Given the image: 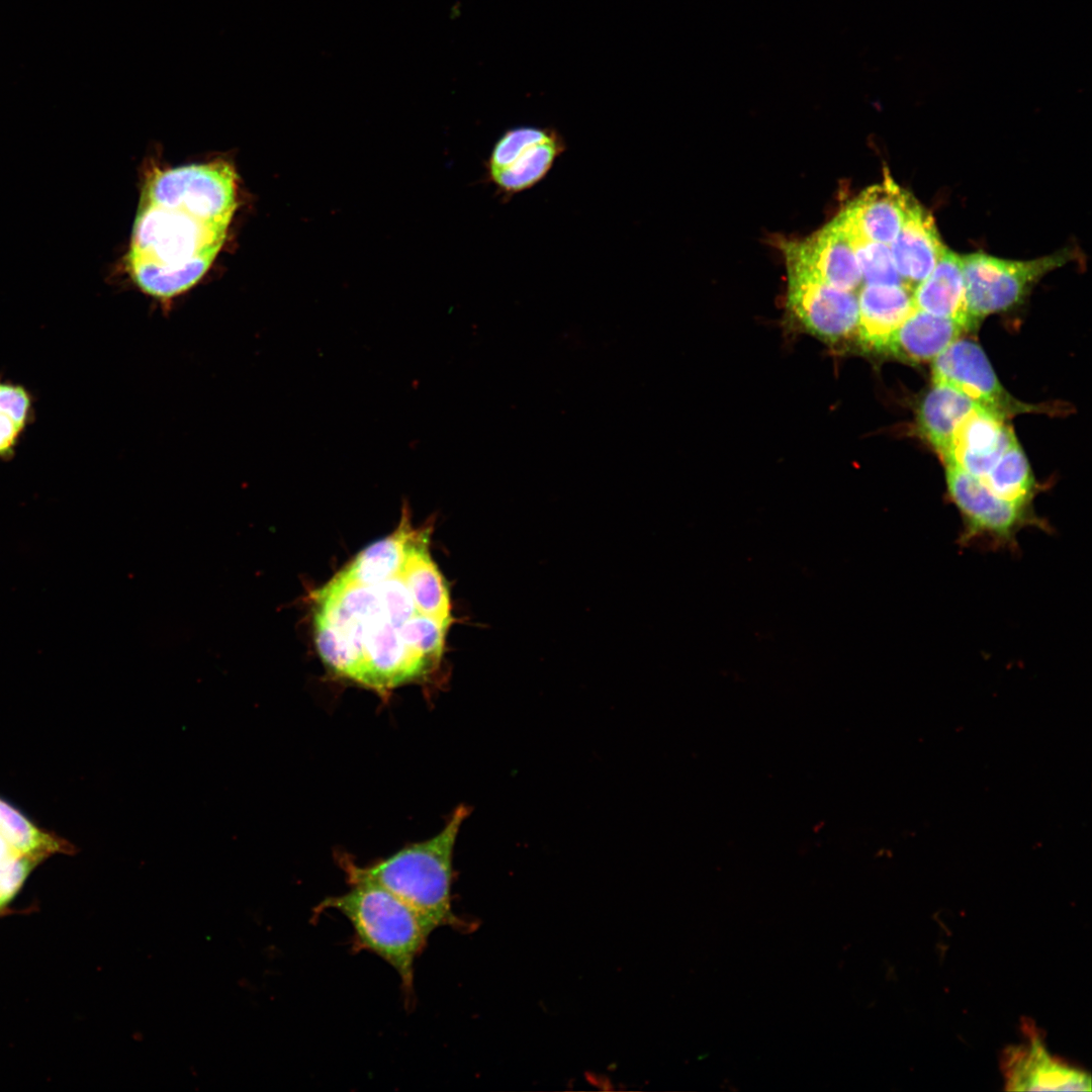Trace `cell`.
Listing matches in <instances>:
<instances>
[{"instance_id":"cell-14","label":"cell","mask_w":1092,"mask_h":1092,"mask_svg":"<svg viewBox=\"0 0 1092 1092\" xmlns=\"http://www.w3.org/2000/svg\"><path fill=\"white\" fill-rule=\"evenodd\" d=\"M913 290L903 284H866L858 293L857 340L882 353L892 334L914 310Z\"/></svg>"},{"instance_id":"cell-3","label":"cell","mask_w":1092,"mask_h":1092,"mask_svg":"<svg viewBox=\"0 0 1092 1092\" xmlns=\"http://www.w3.org/2000/svg\"><path fill=\"white\" fill-rule=\"evenodd\" d=\"M469 815V808L460 805L445 827L432 838L410 844L387 858L360 867L347 854H339L338 862L349 884L370 882L392 893L434 930L449 926L459 931H471L475 922L458 917L452 909L453 851L459 829Z\"/></svg>"},{"instance_id":"cell-15","label":"cell","mask_w":1092,"mask_h":1092,"mask_svg":"<svg viewBox=\"0 0 1092 1092\" xmlns=\"http://www.w3.org/2000/svg\"><path fill=\"white\" fill-rule=\"evenodd\" d=\"M912 195L890 176L866 189L844 210L863 239L890 245L905 220Z\"/></svg>"},{"instance_id":"cell-21","label":"cell","mask_w":1092,"mask_h":1092,"mask_svg":"<svg viewBox=\"0 0 1092 1092\" xmlns=\"http://www.w3.org/2000/svg\"><path fill=\"white\" fill-rule=\"evenodd\" d=\"M852 236L861 278L866 284H903L888 245L863 239L856 232Z\"/></svg>"},{"instance_id":"cell-16","label":"cell","mask_w":1092,"mask_h":1092,"mask_svg":"<svg viewBox=\"0 0 1092 1092\" xmlns=\"http://www.w3.org/2000/svg\"><path fill=\"white\" fill-rule=\"evenodd\" d=\"M965 330L952 318L915 307L892 334L883 353L909 363L933 360Z\"/></svg>"},{"instance_id":"cell-17","label":"cell","mask_w":1092,"mask_h":1092,"mask_svg":"<svg viewBox=\"0 0 1092 1092\" xmlns=\"http://www.w3.org/2000/svg\"><path fill=\"white\" fill-rule=\"evenodd\" d=\"M912 296L916 308L952 318L966 330L973 327L966 305L962 258L950 250L944 248L934 268L915 287Z\"/></svg>"},{"instance_id":"cell-9","label":"cell","mask_w":1092,"mask_h":1092,"mask_svg":"<svg viewBox=\"0 0 1092 1092\" xmlns=\"http://www.w3.org/2000/svg\"><path fill=\"white\" fill-rule=\"evenodd\" d=\"M788 273V307L807 332L829 344L857 335L858 302L853 291L804 273Z\"/></svg>"},{"instance_id":"cell-2","label":"cell","mask_w":1092,"mask_h":1092,"mask_svg":"<svg viewBox=\"0 0 1092 1092\" xmlns=\"http://www.w3.org/2000/svg\"><path fill=\"white\" fill-rule=\"evenodd\" d=\"M237 176L225 162L191 164L147 181L126 267L146 294L171 299L193 287L221 249L237 207Z\"/></svg>"},{"instance_id":"cell-8","label":"cell","mask_w":1092,"mask_h":1092,"mask_svg":"<svg viewBox=\"0 0 1092 1092\" xmlns=\"http://www.w3.org/2000/svg\"><path fill=\"white\" fill-rule=\"evenodd\" d=\"M932 379L961 391L1004 421L1017 414L1043 411L1040 405L1023 403L1009 394L982 348L969 340H956L933 359Z\"/></svg>"},{"instance_id":"cell-18","label":"cell","mask_w":1092,"mask_h":1092,"mask_svg":"<svg viewBox=\"0 0 1092 1092\" xmlns=\"http://www.w3.org/2000/svg\"><path fill=\"white\" fill-rule=\"evenodd\" d=\"M977 406L961 391L934 382L922 399L917 414V429L943 463L949 457L959 425Z\"/></svg>"},{"instance_id":"cell-4","label":"cell","mask_w":1092,"mask_h":1092,"mask_svg":"<svg viewBox=\"0 0 1092 1092\" xmlns=\"http://www.w3.org/2000/svg\"><path fill=\"white\" fill-rule=\"evenodd\" d=\"M349 892L328 897L313 909V918L328 909L351 923L355 951H370L398 974L406 1002L414 993V966L434 929L419 914L384 888L354 882Z\"/></svg>"},{"instance_id":"cell-6","label":"cell","mask_w":1092,"mask_h":1092,"mask_svg":"<svg viewBox=\"0 0 1092 1092\" xmlns=\"http://www.w3.org/2000/svg\"><path fill=\"white\" fill-rule=\"evenodd\" d=\"M967 311L972 326L984 316L1018 303L1043 275L1073 258L1068 250L1028 261L983 253L961 256Z\"/></svg>"},{"instance_id":"cell-20","label":"cell","mask_w":1092,"mask_h":1092,"mask_svg":"<svg viewBox=\"0 0 1092 1092\" xmlns=\"http://www.w3.org/2000/svg\"><path fill=\"white\" fill-rule=\"evenodd\" d=\"M0 836L19 854L38 862L54 853H72L74 846L43 831L13 806L0 799Z\"/></svg>"},{"instance_id":"cell-13","label":"cell","mask_w":1092,"mask_h":1092,"mask_svg":"<svg viewBox=\"0 0 1092 1092\" xmlns=\"http://www.w3.org/2000/svg\"><path fill=\"white\" fill-rule=\"evenodd\" d=\"M944 248L931 214L912 197L890 248L903 284L914 290L932 271Z\"/></svg>"},{"instance_id":"cell-7","label":"cell","mask_w":1092,"mask_h":1092,"mask_svg":"<svg viewBox=\"0 0 1092 1092\" xmlns=\"http://www.w3.org/2000/svg\"><path fill=\"white\" fill-rule=\"evenodd\" d=\"M565 149L564 138L555 128H510L493 145L486 162L487 177L500 195L510 198L542 181Z\"/></svg>"},{"instance_id":"cell-10","label":"cell","mask_w":1092,"mask_h":1092,"mask_svg":"<svg viewBox=\"0 0 1092 1092\" xmlns=\"http://www.w3.org/2000/svg\"><path fill=\"white\" fill-rule=\"evenodd\" d=\"M788 271L854 291L861 283L850 222L844 211L817 234L785 247Z\"/></svg>"},{"instance_id":"cell-1","label":"cell","mask_w":1092,"mask_h":1092,"mask_svg":"<svg viewBox=\"0 0 1092 1092\" xmlns=\"http://www.w3.org/2000/svg\"><path fill=\"white\" fill-rule=\"evenodd\" d=\"M430 535L403 508L391 534L314 593L315 645L334 672L384 693L439 663L452 614Z\"/></svg>"},{"instance_id":"cell-12","label":"cell","mask_w":1092,"mask_h":1092,"mask_svg":"<svg viewBox=\"0 0 1092 1092\" xmlns=\"http://www.w3.org/2000/svg\"><path fill=\"white\" fill-rule=\"evenodd\" d=\"M1016 442L1004 420L977 406L959 425L949 457L943 464L957 466L981 479Z\"/></svg>"},{"instance_id":"cell-5","label":"cell","mask_w":1092,"mask_h":1092,"mask_svg":"<svg viewBox=\"0 0 1092 1092\" xmlns=\"http://www.w3.org/2000/svg\"><path fill=\"white\" fill-rule=\"evenodd\" d=\"M945 481L949 500L958 510L962 530L958 544L969 547L976 544L993 549H1018L1017 535L1026 528H1036L1050 533L1045 519L1009 504L994 495L978 478L963 469L946 465Z\"/></svg>"},{"instance_id":"cell-23","label":"cell","mask_w":1092,"mask_h":1092,"mask_svg":"<svg viewBox=\"0 0 1092 1092\" xmlns=\"http://www.w3.org/2000/svg\"><path fill=\"white\" fill-rule=\"evenodd\" d=\"M26 429L12 415L0 410V460H8L15 454Z\"/></svg>"},{"instance_id":"cell-11","label":"cell","mask_w":1092,"mask_h":1092,"mask_svg":"<svg viewBox=\"0 0 1092 1092\" xmlns=\"http://www.w3.org/2000/svg\"><path fill=\"white\" fill-rule=\"evenodd\" d=\"M1025 1029L1028 1041L1004 1052L1002 1070L1007 1090H1091L1089 1074L1051 1056L1033 1028Z\"/></svg>"},{"instance_id":"cell-22","label":"cell","mask_w":1092,"mask_h":1092,"mask_svg":"<svg viewBox=\"0 0 1092 1092\" xmlns=\"http://www.w3.org/2000/svg\"><path fill=\"white\" fill-rule=\"evenodd\" d=\"M0 410L28 427L34 420V400L22 384L0 377Z\"/></svg>"},{"instance_id":"cell-19","label":"cell","mask_w":1092,"mask_h":1092,"mask_svg":"<svg viewBox=\"0 0 1092 1092\" xmlns=\"http://www.w3.org/2000/svg\"><path fill=\"white\" fill-rule=\"evenodd\" d=\"M994 495L1024 510L1034 511L1036 482L1018 443L1010 446L981 479Z\"/></svg>"}]
</instances>
